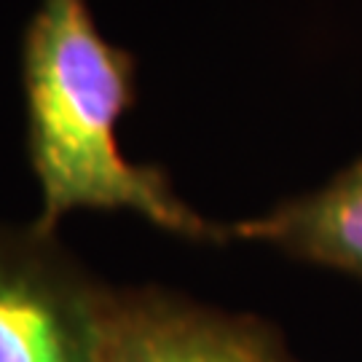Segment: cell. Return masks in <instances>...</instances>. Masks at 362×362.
Returning <instances> with one entry per match:
<instances>
[{"instance_id":"6da1fadb","label":"cell","mask_w":362,"mask_h":362,"mask_svg":"<svg viewBox=\"0 0 362 362\" xmlns=\"http://www.w3.org/2000/svg\"><path fill=\"white\" fill-rule=\"evenodd\" d=\"M27 158L40 231L78 209L129 212L191 242H228L175 194L167 172L127 158L118 124L137 103V59L113 46L89 0H40L22 35Z\"/></svg>"},{"instance_id":"7a4b0ae2","label":"cell","mask_w":362,"mask_h":362,"mask_svg":"<svg viewBox=\"0 0 362 362\" xmlns=\"http://www.w3.org/2000/svg\"><path fill=\"white\" fill-rule=\"evenodd\" d=\"M113 287L35 223H0V362H103Z\"/></svg>"},{"instance_id":"3957f363","label":"cell","mask_w":362,"mask_h":362,"mask_svg":"<svg viewBox=\"0 0 362 362\" xmlns=\"http://www.w3.org/2000/svg\"><path fill=\"white\" fill-rule=\"evenodd\" d=\"M103 362H298L252 317L156 287L113 290Z\"/></svg>"},{"instance_id":"277c9868","label":"cell","mask_w":362,"mask_h":362,"mask_svg":"<svg viewBox=\"0 0 362 362\" xmlns=\"http://www.w3.org/2000/svg\"><path fill=\"white\" fill-rule=\"evenodd\" d=\"M226 233L362 279V158L322 188L282 202L260 218L226 226Z\"/></svg>"}]
</instances>
